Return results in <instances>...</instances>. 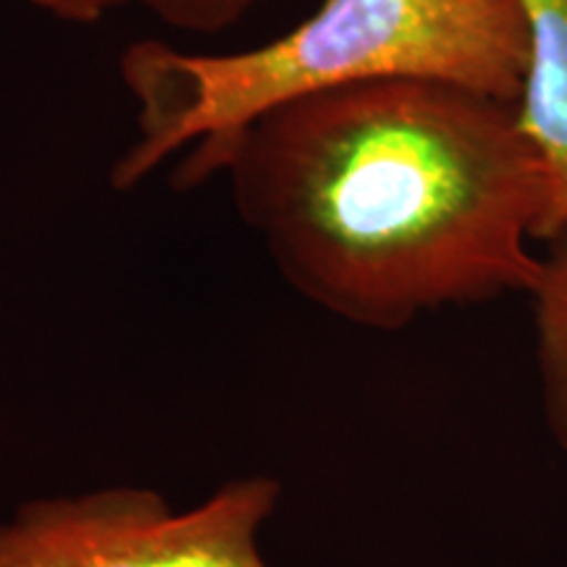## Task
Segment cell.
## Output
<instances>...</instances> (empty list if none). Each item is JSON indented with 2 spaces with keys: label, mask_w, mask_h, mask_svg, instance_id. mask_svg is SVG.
Listing matches in <instances>:
<instances>
[{
  "label": "cell",
  "mask_w": 567,
  "mask_h": 567,
  "mask_svg": "<svg viewBox=\"0 0 567 567\" xmlns=\"http://www.w3.org/2000/svg\"><path fill=\"white\" fill-rule=\"evenodd\" d=\"M218 174L281 279L326 313L396 331L534 292L547 176L517 103L394 76L281 105Z\"/></svg>",
  "instance_id": "6da1fadb"
},
{
  "label": "cell",
  "mask_w": 567,
  "mask_h": 567,
  "mask_svg": "<svg viewBox=\"0 0 567 567\" xmlns=\"http://www.w3.org/2000/svg\"><path fill=\"white\" fill-rule=\"evenodd\" d=\"M526 69L520 0H321L289 32L237 53L137 40L118 59L137 137L111 184L132 189L184 153L174 184L197 187L255 118L323 92L421 76L517 103Z\"/></svg>",
  "instance_id": "7a4b0ae2"
},
{
  "label": "cell",
  "mask_w": 567,
  "mask_h": 567,
  "mask_svg": "<svg viewBox=\"0 0 567 567\" xmlns=\"http://www.w3.org/2000/svg\"><path fill=\"white\" fill-rule=\"evenodd\" d=\"M281 484L247 476L176 509L145 486L27 502L0 523V567H271L260 536Z\"/></svg>",
  "instance_id": "3957f363"
},
{
  "label": "cell",
  "mask_w": 567,
  "mask_h": 567,
  "mask_svg": "<svg viewBox=\"0 0 567 567\" xmlns=\"http://www.w3.org/2000/svg\"><path fill=\"white\" fill-rule=\"evenodd\" d=\"M528 69L517 122L534 142L547 176V210L538 243L567 229V0H520Z\"/></svg>",
  "instance_id": "277c9868"
},
{
  "label": "cell",
  "mask_w": 567,
  "mask_h": 567,
  "mask_svg": "<svg viewBox=\"0 0 567 567\" xmlns=\"http://www.w3.org/2000/svg\"><path fill=\"white\" fill-rule=\"evenodd\" d=\"M534 300L536 365L547 423L567 452V229L547 239Z\"/></svg>",
  "instance_id": "5b68a950"
},
{
  "label": "cell",
  "mask_w": 567,
  "mask_h": 567,
  "mask_svg": "<svg viewBox=\"0 0 567 567\" xmlns=\"http://www.w3.org/2000/svg\"><path fill=\"white\" fill-rule=\"evenodd\" d=\"M161 19L163 24L179 32L216 34L239 24L255 9L271 0H137Z\"/></svg>",
  "instance_id": "8992f818"
},
{
  "label": "cell",
  "mask_w": 567,
  "mask_h": 567,
  "mask_svg": "<svg viewBox=\"0 0 567 567\" xmlns=\"http://www.w3.org/2000/svg\"><path fill=\"white\" fill-rule=\"evenodd\" d=\"M30 3L40 6V9H45L48 13H53V17L63 21L92 24V21H101L105 13L130 3V0H30Z\"/></svg>",
  "instance_id": "52a82bcc"
}]
</instances>
